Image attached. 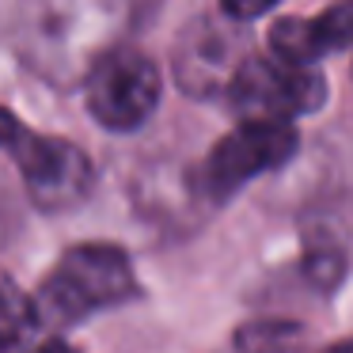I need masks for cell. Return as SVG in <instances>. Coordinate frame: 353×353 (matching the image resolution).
Returning <instances> with one entry per match:
<instances>
[{
    "instance_id": "cell-1",
    "label": "cell",
    "mask_w": 353,
    "mask_h": 353,
    "mask_svg": "<svg viewBox=\"0 0 353 353\" xmlns=\"http://www.w3.org/2000/svg\"><path fill=\"white\" fill-rule=\"evenodd\" d=\"M156 8L160 0H0V42L46 84L72 88Z\"/></svg>"
},
{
    "instance_id": "cell-2",
    "label": "cell",
    "mask_w": 353,
    "mask_h": 353,
    "mask_svg": "<svg viewBox=\"0 0 353 353\" xmlns=\"http://www.w3.org/2000/svg\"><path fill=\"white\" fill-rule=\"evenodd\" d=\"M137 296V277L122 247L114 243H77L57 259L34 296L39 327L65 330L88 315L118 307Z\"/></svg>"
},
{
    "instance_id": "cell-3",
    "label": "cell",
    "mask_w": 353,
    "mask_h": 353,
    "mask_svg": "<svg viewBox=\"0 0 353 353\" xmlns=\"http://www.w3.org/2000/svg\"><path fill=\"white\" fill-rule=\"evenodd\" d=\"M0 152L19 168L23 186L39 209H69L88 194L95 168L77 145L46 137L0 107Z\"/></svg>"
},
{
    "instance_id": "cell-4",
    "label": "cell",
    "mask_w": 353,
    "mask_h": 353,
    "mask_svg": "<svg viewBox=\"0 0 353 353\" xmlns=\"http://www.w3.org/2000/svg\"><path fill=\"white\" fill-rule=\"evenodd\" d=\"M224 99L239 118L292 122L315 114L327 103V80L312 65H296L285 57H243V65L224 88Z\"/></svg>"
},
{
    "instance_id": "cell-5",
    "label": "cell",
    "mask_w": 353,
    "mask_h": 353,
    "mask_svg": "<svg viewBox=\"0 0 353 353\" xmlns=\"http://www.w3.org/2000/svg\"><path fill=\"white\" fill-rule=\"evenodd\" d=\"M300 148L292 122H266V118H243L213 152L205 156L198 171V186L209 201H228L247 183H254L266 171L289 163Z\"/></svg>"
},
{
    "instance_id": "cell-6",
    "label": "cell",
    "mask_w": 353,
    "mask_h": 353,
    "mask_svg": "<svg viewBox=\"0 0 353 353\" xmlns=\"http://www.w3.org/2000/svg\"><path fill=\"white\" fill-rule=\"evenodd\" d=\"M84 80L88 110L103 130H137L152 118L156 103H160V69L141 50H110Z\"/></svg>"
},
{
    "instance_id": "cell-7",
    "label": "cell",
    "mask_w": 353,
    "mask_h": 353,
    "mask_svg": "<svg viewBox=\"0 0 353 353\" xmlns=\"http://www.w3.org/2000/svg\"><path fill=\"white\" fill-rule=\"evenodd\" d=\"M243 57L251 54H247V34L239 19L201 16L198 23L186 27V34H179L175 80L183 92L198 95V99H213V95H224Z\"/></svg>"
},
{
    "instance_id": "cell-8",
    "label": "cell",
    "mask_w": 353,
    "mask_h": 353,
    "mask_svg": "<svg viewBox=\"0 0 353 353\" xmlns=\"http://www.w3.org/2000/svg\"><path fill=\"white\" fill-rule=\"evenodd\" d=\"M270 50L296 65H315L319 57L353 50V0H338L315 19H277L270 27Z\"/></svg>"
},
{
    "instance_id": "cell-9",
    "label": "cell",
    "mask_w": 353,
    "mask_h": 353,
    "mask_svg": "<svg viewBox=\"0 0 353 353\" xmlns=\"http://www.w3.org/2000/svg\"><path fill=\"white\" fill-rule=\"evenodd\" d=\"M39 327L34 319V304L23 296L12 277L0 274V350H16V345H27Z\"/></svg>"
},
{
    "instance_id": "cell-10",
    "label": "cell",
    "mask_w": 353,
    "mask_h": 353,
    "mask_svg": "<svg viewBox=\"0 0 353 353\" xmlns=\"http://www.w3.org/2000/svg\"><path fill=\"white\" fill-rule=\"evenodd\" d=\"M296 334H300L296 323H262V327L239 330L236 342L239 345H277V342H292Z\"/></svg>"
},
{
    "instance_id": "cell-11",
    "label": "cell",
    "mask_w": 353,
    "mask_h": 353,
    "mask_svg": "<svg viewBox=\"0 0 353 353\" xmlns=\"http://www.w3.org/2000/svg\"><path fill=\"white\" fill-rule=\"evenodd\" d=\"M274 4H281V0H221V12L239 19V23H251V19L266 16Z\"/></svg>"
}]
</instances>
